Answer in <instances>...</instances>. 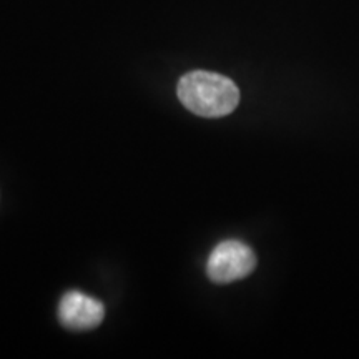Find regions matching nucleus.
I'll use <instances>...</instances> for the list:
<instances>
[{"label":"nucleus","instance_id":"nucleus-1","mask_svg":"<svg viewBox=\"0 0 359 359\" xmlns=\"http://www.w3.org/2000/svg\"><path fill=\"white\" fill-rule=\"evenodd\" d=\"M177 93L188 110L206 118L231 114L240 103V90L231 79L206 70H193L183 75Z\"/></svg>","mask_w":359,"mask_h":359},{"label":"nucleus","instance_id":"nucleus-2","mask_svg":"<svg viewBox=\"0 0 359 359\" xmlns=\"http://www.w3.org/2000/svg\"><path fill=\"white\" fill-rule=\"evenodd\" d=\"M257 266V257L248 245L236 240L219 243L210 255L206 263V273L213 283L226 285L243 280Z\"/></svg>","mask_w":359,"mask_h":359},{"label":"nucleus","instance_id":"nucleus-3","mask_svg":"<svg viewBox=\"0 0 359 359\" xmlns=\"http://www.w3.org/2000/svg\"><path fill=\"white\" fill-rule=\"evenodd\" d=\"M105 308L98 299L80 291H69L58 304V320L74 331H87L103 321Z\"/></svg>","mask_w":359,"mask_h":359}]
</instances>
